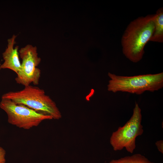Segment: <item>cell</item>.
Returning a JSON list of instances; mask_svg holds the SVG:
<instances>
[{
	"mask_svg": "<svg viewBox=\"0 0 163 163\" xmlns=\"http://www.w3.org/2000/svg\"><path fill=\"white\" fill-rule=\"evenodd\" d=\"M158 151L161 154L163 153V141L162 140H159L157 141L155 143Z\"/></svg>",
	"mask_w": 163,
	"mask_h": 163,
	"instance_id": "11",
	"label": "cell"
},
{
	"mask_svg": "<svg viewBox=\"0 0 163 163\" xmlns=\"http://www.w3.org/2000/svg\"><path fill=\"white\" fill-rule=\"evenodd\" d=\"M22 60L20 71L15 78L18 84L24 86L38 84L41 75L40 69L37 67L41 62L35 46L28 44L21 48L19 51Z\"/></svg>",
	"mask_w": 163,
	"mask_h": 163,
	"instance_id": "6",
	"label": "cell"
},
{
	"mask_svg": "<svg viewBox=\"0 0 163 163\" xmlns=\"http://www.w3.org/2000/svg\"><path fill=\"white\" fill-rule=\"evenodd\" d=\"M109 163H154L150 161L144 156L140 154H134L118 159L111 160Z\"/></svg>",
	"mask_w": 163,
	"mask_h": 163,
	"instance_id": "9",
	"label": "cell"
},
{
	"mask_svg": "<svg viewBox=\"0 0 163 163\" xmlns=\"http://www.w3.org/2000/svg\"><path fill=\"white\" fill-rule=\"evenodd\" d=\"M16 37L17 35H13L8 40L7 47L2 54L4 62L0 65V70L8 69L17 74L21 69V63L19 58L18 46L14 47Z\"/></svg>",
	"mask_w": 163,
	"mask_h": 163,
	"instance_id": "7",
	"label": "cell"
},
{
	"mask_svg": "<svg viewBox=\"0 0 163 163\" xmlns=\"http://www.w3.org/2000/svg\"><path fill=\"white\" fill-rule=\"evenodd\" d=\"M142 120L141 109L136 102L130 119L113 132L110 137V143L114 151H120L125 148L127 152L133 153L136 148V138L144 132Z\"/></svg>",
	"mask_w": 163,
	"mask_h": 163,
	"instance_id": "4",
	"label": "cell"
},
{
	"mask_svg": "<svg viewBox=\"0 0 163 163\" xmlns=\"http://www.w3.org/2000/svg\"><path fill=\"white\" fill-rule=\"evenodd\" d=\"M6 151L2 147H0V163H5Z\"/></svg>",
	"mask_w": 163,
	"mask_h": 163,
	"instance_id": "10",
	"label": "cell"
},
{
	"mask_svg": "<svg viewBox=\"0 0 163 163\" xmlns=\"http://www.w3.org/2000/svg\"><path fill=\"white\" fill-rule=\"evenodd\" d=\"M154 30L150 41L158 43L163 42V9H158L154 14Z\"/></svg>",
	"mask_w": 163,
	"mask_h": 163,
	"instance_id": "8",
	"label": "cell"
},
{
	"mask_svg": "<svg viewBox=\"0 0 163 163\" xmlns=\"http://www.w3.org/2000/svg\"><path fill=\"white\" fill-rule=\"evenodd\" d=\"M0 107L6 113L9 123L24 129H30L44 120L53 119L50 116L38 113L9 99L2 98Z\"/></svg>",
	"mask_w": 163,
	"mask_h": 163,
	"instance_id": "5",
	"label": "cell"
},
{
	"mask_svg": "<svg viewBox=\"0 0 163 163\" xmlns=\"http://www.w3.org/2000/svg\"><path fill=\"white\" fill-rule=\"evenodd\" d=\"M2 98L11 100L17 104L24 105L36 112L51 116L58 120L61 113L55 103L45 94L42 89L29 85L20 91H10L4 94Z\"/></svg>",
	"mask_w": 163,
	"mask_h": 163,
	"instance_id": "2",
	"label": "cell"
},
{
	"mask_svg": "<svg viewBox=\"0 0 163 163\" xmlns=\"http://www.w3.org/2000/svg\"><path fill=\"white\" fill-rule=\"evenodd\" d=\"M154 14L139 17L128 24L122 36V52L125 56L134 63L140 61L144 48L154 30Z\"/></svg>",
	"mask_w": 163,
	"mask_h": 163,
	"instance_id": "1",
	"label": "cell"
},
{
	"mask_svg": "<svg viewBox=\"0 0 163 163\" xmlns=\"http://www.w3.org/2000/svg\"><path fill=\"white\" fill-rule=\"evenodd\" d=\"M107 85L109 91L126 92L140 95L145 91H157L163 87V72L131 76L117 75L108 72Z\"/></svg>",
	"mask_w": 163,
	"mask_h": 163,
	"instance_id": "3",
	"label": "cell"
}]
</instances>
